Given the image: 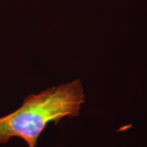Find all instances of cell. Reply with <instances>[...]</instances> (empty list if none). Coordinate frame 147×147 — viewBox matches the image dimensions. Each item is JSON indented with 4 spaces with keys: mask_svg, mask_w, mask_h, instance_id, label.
I'll use <instances>...</instances> for the list:
<instances>
[{
    "mask_svg": "<svg viewBox=\"0 0 147 147\" xmlns=\"http://www.w3.org/2000/svg\"><path fill=\"white\" fill-rule=\"evenodd\" d=\"M84 96L79 79L29 95L18 109L0 117V144L18 137L29 147H36L38 138L49 123L57 125L66 117L79 115Z\"/></svg>",
    "mask_w": 147,
    "mask_h": 147,
    "instance_id": "1",
    "label": "cell"
}]
</instances>
